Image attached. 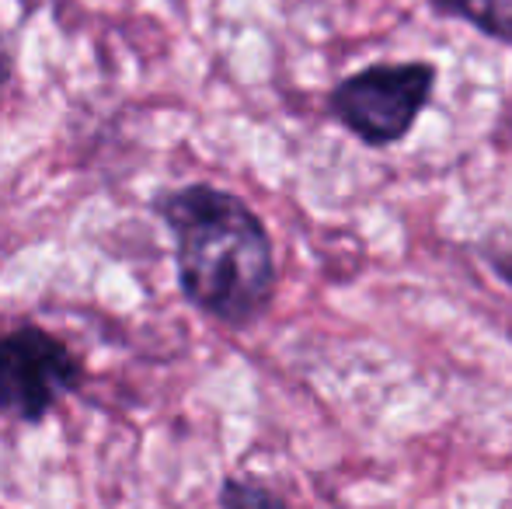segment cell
<instances>
[{"label": "cell", "mask_w": 512, "mask_h": 509, "mask_svg": "<svg viewBox=\"0 0 512 509\" xmlns=\"http://www.w3.org/2000/svg\"><path fill=\"white\" fill-rule=\"evenodd\" d=\"M175 238L185 300L230 328H248L276 297V252L262 217L216 185H182L154 199Z\"/></svg>", "instance_id": "cell-1"}, {"label": "cell", "mask_w": 512, "mask_h": 509, "mask_svg": "<svg viewBox=\"0 0 512 509\" xmlns=\"http://www.w3.org/2000/svg\"><path fill=\"white\" fill-rule=\"evenodd\" d=\"M432 88V63H373L335 84L328 109L366 147H391L415 129L418 116L432 102Z\"/></svg>", "instance_id": "cell-2"}, {"label": "cell", "mask_w": 512, "mask_h": 509, "mask_svg": "<svg viewBox=\"0 0 512 509\" xmlns=\"http://www.w3.org/2000/svg\"><path fill=\"white\" fill-rule=\"evenodd\" d=\"M77 384L81 363L46 328L25 325L0 335V415L42 422Z\"/></svg>", "instance_id": "cell-3"}, {"label": "cell", "mask_w": 512, "mask_h": 509, "mask_svg": "<svg viewBox=\"0 0 512 509\" xmlns=\"http://www.w3.org/2000/svg\"><path fill=\"white\" fill-rule=\"evenodd\" d=\"M439 14L460 18L499 42H512V0H429Z\"/></svg>", "instance_id": "cell-4"}, {"label": "cell", "mask_w": 512, "mask_h": 509, "mask_svg": "<svg viewBox=\"0 0 512 509\" xmlns=\"http://www.w3.org/2000/svg\"><path fill=\"white\" fill-rule=\"evenodd\" d=\"M220 506L223 509H293L283 496H276L269 485L251 482V478H227L220 489Z\"/></svg>", "instance_id": "cell-5"}, {"label": "cell", "mask_w": 512, "mask_h": 509, "mask_svg": "<svg viewBox=\"0 0 512 509\" xmlns=\"http://www.w3.org/2000/svg\"><path fill=\"white\" fill-rule=\"evenodd\" d=\"M492 269L499 272V279L512 286V252L509 255H492Z\"/></svg>", "instance_id": "cell-6"}, {"label": "cell", "mask_w": 512, "mask_h": 509, "mask_svg": "<svg viewBox=\"0 0 512 509\" xmlns=\"http://www.w3.org/2000/svg\"><path fill=\"white\" fill-rule=\"evenodd\" d=\"M4 81H7V56H4V49H0V91H4Z\"/></svg>", "instance_id": "cell-7"}]
</instances>
